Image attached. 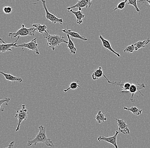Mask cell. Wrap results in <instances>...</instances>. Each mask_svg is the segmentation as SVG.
Returning <instances> with one entry per match:
<instances>
[{"label": "cell", "instance_id": "6da1fadb", "mask_svg": "<svg viewBox=\"0 0 150 148\" xmlns=\"http://www.w3.org/2000/svg\"><path fill=\"white\" fill-rule=\"evenodd\" d=\"M39 131L33 139H29L27 145L30 147L33 145H36L38 143H43L47 147H55L54 143L50 139L47 137L46 129L43 125L38 127Z\"/></svg>", "mask_w": 150, "mask_h": 148}, {"label": "cell", "instance_id": "7a4b0ae2", "mask_svg": "<svg viewBox=\"0 0 150 148\" xmlns=\"http://www.w3.org/2000/svg\"><path fill=\"white\" fill-rule=\"evenodd\" d=\"M44 38L46 39L47 46L49 48L54 51L56 47L60 45L62 43L68 44V41L65 39V37L59 35H52L49 33L43 34Z\"/></svg>", "mask_w": 150, "mask_h": 148}, {"label": "cell", "instance_id": "3957f363", "mask_svg": "<svg viewBox=\"0 0 150 148\" xmlns=\"http://www.w3.org/2000/svg\"><path fill=\"white\" fill-rule=\"evenodd\" d=\"M36 31L33 27L28 28L25 27L24 24H22V28L18 30L16 32L9 33L8 35L11 38L16 37L20 38L21 37L27 36H34L35 35Z\"/></svg>", "mask_w": 150, "mask_h": 148}, {"label": "cell", "instance_id": "277c9868", "mask_svg": "<svg viewBox=\"0 0 150 148\" xmlns=\"http://www.w3.org/2000/svg\"><path fill=\"white\" fill-rule=\"evenodd\" d=\"M28 117V110L25 108V105H22L21 108L18 109L16 111V114L15 115V118L18 120V123L17 125L16 132H18L19 130L21 125L22 122L26 120Z\"/></svg>", "mask_w": 150, "mask_h": 148}, {"label": "cell", "instance_id": "5b68a950", "mask_svg": "<svg viewBox=\"0 0 150 148\" xmlns=\"http://www.w3.org/2000/svg\"><path fill=\"white\" fill-rule=\"evenodd\" d=\"M37 39V38H34L29 42L23 43L20 45H17L15 47H20L22 49L26 48L28 50H32L36 53V55H39L40 53L38 50Z\"/></svg>", "mask_w": 150, "mask_h": 148}, {"label": "cell", "instance_id": "8992f818", "mask_svg": "<svg viewBox=\"0 0 150 148\" xmlns=\"http://www.w3.org/2000/svg\"><path fill=\"white\" fill-rule=\"evenodd\" d=\"M41 2H42L44 10L45 11V18L47 20L49 21L53 24H56V23H59L61 25H62L63 23V20L62 18H58L55 15L52 14L49 11L47 7L46 1L42 0Z\"/></svg>", "mask_w": 150, "mask_h": 148}, {"label": "cell", "instance_id": "52a82bcc", "mask_svg": "<svg viewBox=\"0 0 150 148\" xmlns=\"http://www.w3.org/2000/svg\"><path fill=\"white\" fill-rule=\"evenodd\" d=\"M145 88V86L144 83L140 84H139L138 83H137L136 84L131 83V86L129 89V92L131 93L130 101L132 103H134L135 100L134 99V96L135 94L137 92H139L142 96H144V94L141 92L140 90Z\"/></svg>", "mask_w": 150, "mask_h": 148}, {"label": "cell", "instance_id": "ba28073f", "mask_svg": "<svg viewBox=\"0 0 150 148\" xmlns=\"http://www.w3.org/2000/svg\"><path fill=\"white\" fill-rule=\"evenodd\" d=\"M120 132L118 131H116L115 135L112 136L105 137L103 136L100 135L97 138V140L99 142L101 141H105L112 144L115 148H118V146L117 144V137Z\"/></svg>", "mask_w": 150, "mask_h": 148}, {"label": "cell", "instance_id": "9c48e42d", "mask_svg": "<svg viewBox=\"0 0 150 148\" xmlns=\"http://www.w3.org/2000/svg\"><path fill=\"white\" fill-rule=\"evenodd\" d=\"M103 76L105 77L108 81V83H110L112 85L117 86L119 85L120 86V88H118V90L120 91L121 92H129V89H130V87L131 86V83L129 82H125V83H123V82H112V81H110L108 79L107 77L104 74Z\"/></svg>", "mask_w": 150, "mask_h": 148}, {"label": "cell", "instance_id": "30bf717a", "mask_svg": "<svg viewBox=\"0 0 150 148\" xmlns=\"http://www.w3.org/2000/svg\"><path fill=\"white\" fill-rule=\"evenodd\" d=\"M91 1V0H81V1H78L74 6L67 7V10L68 11H69L73 9L76 8L78 9V10L81 11L82 8H87L88 7H91L92 5Z\"/></svg>", "mask_w": 150, "mask_h": 148}, {"label": "cell", "instance_id": "8fae6325", "mask_svg": "<svg viewBox=\"0 0 150 148\" xmlns=\"http://www.w3.org/2000/svg\"><path fill=\"white\" fill-rule=\"evenodd\" d=\"M20 38H18V39L14 42L9 43V44H6L3 40L1 38V42L3 44H1L0 45V51L1 53H5L7 51H12L13 47H16V46L17 45L18 41Z\"/></svg>", "mask_w": 150, "mask_h": 148}, {"label": "cell", "instance_id": "7c38bea8", "mask_svg": "<svg viewBox=\"0 0 150 148\" xmlns=\"http://www.w3.org/2000/svg\"><path fill=\"white\" fill-rule=\"evenodd\" d=\"M115 120L117 121L119 132L125 135H129L130 131L126 121L120 119H115Z\"/></svg>", "mask_w": 150, "mask_h": 148}, {"label": "cell", "instance_id": "4fadbf2b", "mask_svg": "<svg viewBox=\"0 0 150 148\" xmlns=\"http://www.w3.org/2000/svg\"><path fill=\"white\" fill-rule=\"evenodd\" d=\"M99 37L100 40L102 41L103 47H104L106 49H107L110 51L114 53L115 55L117 56L118 57H120V53H117L116 51H115V50L112 49V47H111V44H110V42L108 40L105 39V38H103V36H102V35H99Z\"/></svg>", "mask_w": 150, "mask_h": 148}, {"label": "cell", "instance_id": "5bb4252c", "mask_svg": "<svg viewBox=\"0 0 150 148\" xmlns=\"http://www.w3.org/2000/svg\"><path fill=\"white\" fill-rule=\"evenodd\" d=\"M62 31L64 33L67 34V35H70V37H71L72 38H78V39H81V40H83L84 41H87L88 40V39L86 37L80 35L78 33L73 31L72 30H70L68 28L62 30Z\"/></svg>", "mask_w": 150, "mask_h": 148}, {"label": "cell", "instance_id": "9a60e30c", "mask_svg": "<svg viewBox=\"0 0 150 148\" xmlns=\"http://www.w3.org/2000/svg\"><path fill=\"white\" fill-rule=\"evenodd\" d=\"M69 13H72L74 15L75 17L76 18V23L80 25L83 22V19L85 17V15L82 11L78 10L77 11H74L71 10L68 11Z\"/></svg>", "mask_w": 150, "mask_h": 148}, {"label": "cell", "instance_id": "2e32d148", "mask_svg": "<svg viewBox=\"0 0 150 148\" xmlns=\"http://www.w3.org/2000/svg\"><path fill=\"white\" fill-rule=\"evenodd\" d=\"M0 73L4 77L5 79L8 81H14V82H18L19 83H21L23 81V79L21 78L15 76L13 75L10 74H6L4 72L1 71Z\"/></svg>", "mask_w": 150, "mask_h": 148}, {"label": "cell", "instance_id": "e0dca14e", "mask_svg": "<svg viewBox=\"0 0 150 148\" xmlns=\"http://www.w3.org/2000/svg\"><path fill=\"white\" fill-rule=\"evenodd\" d=\"M33 27L35 28L36 31L42 34L49 33L48 31L47 30V26L45 24L41 25L40 24H33Z\"/></svg>", "mask_w": 150, "mask_h": 148}, {"label": "cell", "instance_id": "ac0fdd59", "mask_svg": "<svg viewBox=\"0 0 150 148\" xmlns=\"http://www.w3.org/2000/svg\"><path fill=\"white\" fill-rule=\"evenodd\" d=\"M67 37L68 39L67 48L71 54L75 55L76 53V48L75 47L74 43L73 40H71L70 35H67Z\"/></svg>", "mask_w": 150, "mask_h": 148}, {"label": "cell", "instance_id": "d6986e66", "mask_svg": "<svg viewBox=\"0 0 150 148\" xmlns=\"http://www.w3.org/2000/svg\"><path fill=\"white\" fill-rule=\"evenodd\" d=\"M150 42V38H148L146 40L143 41H138L134 44L135 47L136 51H137L139 49L144 48L146 45Z\"/></svg>", "mask_w": 150, "mask_h": 148}, {"label": "cell", "instance_id": "ffe728a7", "mask_svg": "<svg viewBox=\"0 0 150 148\" xmlns=\"http://www.w3.org/2000/svg\"><path fill=\"white\" fill-rule=\"evenodd\" d=\"M103 75H104V73H103V68L101 67H99L97 70H96L92 74V78L94 80H96L102 77Z\"/></svg>", "mask_w": 150, "mask_h": 148}, {"label": "cell", "instance_id": "44dd1931", "mask_svg": "<svg viewBox=\"0 0 150 148\" xmlns=\"http://www.w3.org/2000/svg\"><path fill=\"white\" fill-rule=\"evenodd\" d=\"M123 109L124 110L131 111V113L134 114V115H138V116L141 115L142 111V109H139L137 107L134 106H133L131 108H127L126 107H125L123 108Z\"/></svg>", "mask_w": 150, "mask_h": 148}, {"label": "cell", "instance_id": "7402d4cb", "mask_svg": "<svg viewBox=\"0 0 150 148\" xmlns=\"http://www.w3.org/2000/svg\"><path fill=\"white\" fill-rule=\"evenodd\" d=\"M95 118L98 123H104L105 121L107 120V118L105 116V113L102 112L101 110H99L97 113V115H96Z\"/></svg>", "mask_w": 150, "mask_h": 148}, {"label": "cell", "instance_id": "603a6c76", "mask_svg": "<svg viewBox=\"0 0 150 148\" xmlns=\"http://www.w3.org/2000/svg\"><path fill=\"white\" fill-rule=\"evenodd\" d=\"M79 81H73L70 83V86L69 88H67V89H65L64 90V92H67L68 91H70V90H76L78 88H81V87L79 86L78 84V82Z\"/></svg>", "mask_w": 150, "mask_h": 148}, {"label": "cell", "instance_id": "cb8c5ba5", "mask_svg": "<svg viewBox=\"0 0 150 148\" xmlns=\"http://www.w3.org/2000/svg\"><path fill=\"white\" fill-rule=\"evenodd\" d=\"M127 1L125 0V1H122L119 3L118 5H117V7L114 10H112V12H114V11L118 10V9L120 10H124L125 9L126 4L127 3Z\"/></svg>", "mask_w": 150, "mask_h": 148}, {"label": "cell", "instance_id": "d4e9b609", "mask_svg": "<svg viewBox=\"0 0 150 148\" xmlns=\"http://www.w3.org/2000/svg\"><path fill=\"white\" fill-rule=\"evenodd\" d=\"M137 0H129V1H127V4L129 5H132L135 8L136 11L137 13H139V15H140V10L139 9L138 7L137 6Z\"/></svg>", "mask_w": 150, "mask_h": 148}, {"label": "cell", "instance_id": "484cf974", "mask_svg": "<svg viewBox=\"0 0 150 148\" xmlns=\"http://www.w3.org/2000/svg\"><path fill=\"white\" fill-rule=\"evenodd\" d=\"M135 51H136L135 47L134 44H131L130 45L126 47L124 50V52L127 53H132L134 52Z\"/></svg>", "mask_w": 150, "mask_h": 148}, {"label": "cell", "instance_id": "4316f807", "mask_svg": "<svg viewBox=\"0 0 150 148\" xmlns=\"http://www.w3.org/2000/svg\"><path fill=\"white\" fill-rule=\"evenodd\" d=\"M11 101V99L9 98H4V99L3 100H1L0 101V107H1V111L4 112V108L3 107L2 105L3 104L5 103L6 106H8V103H9V101Z\"/></svg>", "mask_w": 150, "mask_h": 148}, {"label": "cell", "instance_id": "83f0119b", "mask_svg": "<svg viewBox=\"0 0 150 148\" xmlns=\"http://www.w3.org/2000/svg\"><path fill=\"white\" fill-rule=\"evenodd\" d=\"M3 10L4 13L6 14H11L13 12V8L10 6H4L3 8Z\"/></svg>", "mask_w": 150, "mask_h": 148}, {"label": "cell", "instance_id": "f1b7e54d", "mask_svg": "<svg viewBox=\"0 0 150 148\" xmlns=\"http://www.w3.org/2000/svg\"><path fill=\"white\" fill-rule=\"evenodd\" d=\"M14 144H15V142H14V141H12V142H11V143H9V145L5 148H13L14 147Z\"/></svg>", "mask_w": 150, "mask_h": 148}, {"label": "cell", "instance_id": "f546056e", "mask_svg": "<svg viewBox=\"0 0 150 148\" xmlns=\"http://www.w3.org/2000/svg\"><path fill=\"white\" fill-rule=\"evenodd\" d=\"M139 2H142V4L148 3L149 4L148 6H150V0H146V1H138Z\"/></svg>", "mask_w": 150, "mask_h": 148}]
</instances>
